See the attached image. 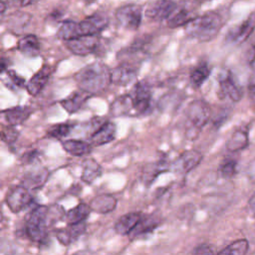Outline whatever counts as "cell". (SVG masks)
I'll use <instances>...</instances> for the list:
<instances>
[{"label":"cell","mask_w":255,"mask_h":255,"mask_svg":"<svg viewBox=\"0 0 255 255\" xmlns=\"http://www.w3.org/2000/svg\"><path fill=\"white\" fill-rule=\"evenodd\" d=\"M80 90L90 95H99L106 91L111 82V70L101 62L90 64L81 69L75 76Z\"/></svg>","instance_id":"obj_1"},{"label":"cell","mask_w":255,"mask_h":255,"mask_svg":"<svg viewBox=\"0 0 255 255\" xmlns=\"http://www.w3.org/2000/svg\"><path fill=\"white\" fill-rule=\"evenodd\" d=\"M223 25L220 14L207 12L203 15L193 17L185 26V33L191 39L199 42H208L214 39Z\"/></svg>","instance_id":"obj_2"},{"label":"cell","mask_w":255,"mask_h":255,"mask_svg":"<svg viewBox=\"0 0 255 255\" xmlns=\"http://www.w3.org/2000/svg\"><path fill=\"white\" fill-rule=\"evenodd\" d=\"M48 206L36 205L27 214L25 221V233L34 242H44L48 237Z\"/></svg>","instance_id":"obj_3"},{"label":"cell","mask_w":255,"mask_h":255,"mask_svg":"<svg viewBox=\"0 0 255 255\" xmlns=\"http://www.w3.org/2000/svg\"><path fill=\"white\" fill-rule=\"evenodd\" d=\"M187 120L192 125V129L190 132V139L195 138L193 135V129L200 130L209 121L211 117V110L209 105L203 100L192 101L186 110Z\"/></svg>","instance_id":"obj_4"},{"label":"cell","mask_w":255,"mask_h":255,"mask_svg":"<svg viewBox=\"0 0 255 255\" xmlns=\"http://www.w3.org/2000/svg\"><path fill=\"white\" fill-rule=\"evenodd\" d=\"M5 202L12 212L18 213L31 205L33 202V197L27 187L19 184L11 187L8 190L5 197Z\"/></svg>","instance_id":"obj_5"},{"label":"cell","mask_w":255,"mask_h":255,"mask_svg":"<svg viewBox=\"0 0 255 255\" xmlns=\"http://www.w3.org/2000/svg\"><path fill=\"white\" fill-rule=\"evenodd\" d=\"M129 96L132 101L133 112L136 115L144 114L149 110L151 105V91L146 82H137L131 89Z\"/></svg>","instance_id":"obj_6"},{"label":"cell","mask_w":255,"mask_h":255,"mask_svg":"<svg viewBox=\"0 0 255 255\" xmlns=\"http://www.w3.org/2000/svg\"><path fill=\"white\" fill-rule=\"evenodd\" d=\"M66 46L77 56H87L99 48L100 37L99 35H81L66 41Z\"/></svg>","instance_id":"obj_7"},{"label":"cell","mask_w":255,"mask_h":255,"mask_svg":"<svg viewBox=\"0 0 255 255\" xmlns=\"http://www.w3.org/2000/svg\"><path fill=\"white\" fill-rule=\"evenodd\" d=\"M116 19L124 28L136 30L141 23V8L135 4L121 6L116 11Z\"/></svg>","instance_id":"obj_8"},{"label":"cell","mask_w":255,"mask_h":255,"mask_svg":"<svg viewBox=\"0 0 255 255\" xmlns=\"http://www.w3.org/2000/svg\"><path fill=\"white\" fill-rule=\"evenodd\" d=\"M255 29V13L251 14L242 23L233 27L226 34V42L239 45L245 42Z\"/></svg>","instance_id":"obj_9"},{"label":"cell","mask_w":255,"mask_h":255,"mask_svg":"<svg viewBox=\"0 0 255 255\" xmlns=\"http://www.w3.org/2000/svg\"><path fill=\"white\" fill-rule=\"evenodd\" d=\"M109 25V18L100 12L88 16L79 22L81 35H99Z\"/></svg>","instance_id":"obj_10"},{"label":"cell","mask_w":255,"mask_h":255,"mask_svg":"<svg viewBox=\"0 0 255 255\" xmlns=\"http://www.w3.org/2000/svg\"><path fill=\"white\" fill-rule=\"evenodd\" d=\"M176 9V4L172 0H156L145 10V16L154 21L167 20Z\"/></svg>","instance_id":"obj_11"},{"label":"cell","mask_w":255,"mask_h":255,"mask_svg":"<svg viewBox=\"0 0 255 255\" xmlns=\"http://www.w3.org/2000/svg\"><path fill=\"white\" fill-rule=\"evenodd\" d=\"M50 175L49 170L43 166H34L26 171L22 177L21 184L29 190H35L44 186Z\"/></svg>","instance_id":"obj_12"},{"label":"cell","mask_w":255,"mask_h":255,"mask_svg":"<svg viewBox=\"0 0 255 255\" xmlns=\"http://www.w3.org/2000/svg\"><path fill=\"white\" fill-rule=\"evenodd\" d=\"M86 228V221L68 224L66 227L58 229L56 231V237L61 244L69 246L85 233Z\"/></svg>","instance_id":"obj_13"},{"label":"cell","mask_w":255,"mask_h":255,"mask_svg":"<svg viewBox=\"0 0 255 255\" xmlns=\"http://www.w3.org/2000/svg\"><path fill=\"white\" fill-rule=\"evenodd\" d=\"M202 160V154L195 149L183 151L174 161V169L180 173H187L194 169Z\"/></svg>","instance_id":"obj_14"},{"label":"cell","mask_w":255,"mask_h":255,"mask_svg":"<svg viewBox=\"0 0 255 255\" xmlns=\"http://www.w3.org/2000/svg\"><path fill=\"white\" fill-rule=\"evenodd\" d=\"M159 224H160V220L156 215H153V214L141 215L137 223L128 234V238L130 240H134L141 236H144L152 232Z\"/></svg>","instance_id":"obj_15"},{"label":"cell","mask_w":255,"mask_h":255,"mask_svg":"<svg viewBox=\"0 0 255 255\" xmlns=\"http://www.w3.org/2000/svg\"><path fill=\"white\" fill-rule=\"evenodd\" d=\"M136 78V68L133 65L121 63L111 70V82L117 86H127Z\"/></svg>","instance_id":"obj_16"},{"label":"cell","mask_w":255,"mask_h":255,"mask_svg":"<svg viewBox=\"0 0 255 255\" xmlns=\"http://www.w3.org/2000/svg\"><path fill=\"white\" fill-rule=\"evenodd\" d=\"M32 113L33 109L28 106H16L1 111L0 117L9 126H18L28 120Z\"/></svg>","instance_id":"obj_17"},{"label":"cell","mask_w":255,"mask_h":255,"mask_svg":"<svg viewBox=\"0 0 255 255\" xmlns=\"http://www.w3.org/2000/svg\"><path fill=\"white\" fill-rule=\"evenodd\" d=\"M117 127L112 122L103 123L90 136L92 145H104L116 138Z\"/></svg>","instance_id":"obj_18"},{"label":"cell","mask_w":255,"mask_h":255,"mask_svg":"<svg viewBox=\"0 0 255 255\" xmlns=\"http://www.w3.org/2000/svg\"><path fill=\"white\" fill-rule=\"evenodd\" d=\"M53 73V68L51 66H43L27 83L26 89L31 96H37L47 85L51 75Z\"/></svg>","instance_id":"obj_19"},{"label":"cell","mask_w":255,"mask_h":255,"mask_svg":"<svg viewBox=\"0 0 255 255\" xmlns=\"http://www.w3.org/2000/svg\"><path fill=\"white\" fill-rule=\"evenodd\" d=\"M219 88L223 97H227L235 103L242 99V90L229 73L219 78Z\"/></svg>","instance_id":"obj_20"},{"label":"cell","mask_w":255,"mask_h":255,"mask_svg":"<svg viewBox=\"0 0 255 255\" xmlns=\"http://www.w3.org/2000/svg\"><path fill=\"white\" fill-rule=\"evenodd\" d=\"M118 200L115 196L108 193H102L95 196L91 202L90 207L92 211L100 214H108L117 208Z\"/></svg>","instance_id":"obj_21"},{"label":"cell","mask_w":255,"mask_h":255,"mask_svg":"<svg viewBox=\"0 0 255 255\" xmlns=\"http://www.w3.org/2000/svg\"><path fill=\"white\" fill-rule=\"evenodd\" d=\"M91 96L89 93L81 90L80 92H74L68 98L62 100L60 104L67 113L72 115L79 112Z\"/></svg>","instance_id":"obj_22"},{"label":"cell","mask_w":255,"mask_h":255,"mask_svg":"<svg viewBox=\"0 0 255 255\" xmlns=\"http://www.w3.org/2000/svg\"><path fill=\"white\" fill-rule=\"evenodd\" d=\"M18 50L26 57H37L40 54L41 45L38 37L33 34H28L22 37L17 44Z\"/></svg>","instance_id":"obj_23"},{"label":"cell","mask_w":255,"mask_h":255,"mask_svg":"<svg viewBox=\"0 0 255 255\" xmlns=\"http://www.w3.org/2000/svg\"><path fill=\"white\" fill-rule=\"evenodd\" d=\"M103 173V167L101 164L94 158H87L83 162V170L81 179L87 183H93L98 177H100Z\"/></svg>","instance_id":"obj_24"},{"label":"cell","mask_w":255,"mask_h":255,"mask_svg":"<svg viewBox=\"0 0 255 255\" xmlns=\"http://www.w3.org/2000/svg\"><path fill=\"white\" fill-rule=\"evenodd\" d=\"M141 215L142 214L140 212H128L122 215L115 223L116 232L121 235H128L137 223Z\"/></svg>","instance_id":"obj_25"},{"label":"cell","mask_w":255,"mask_h":255,"mask_svg":"<svg viewBox=\"0 0 255 255\" xmlns=\"http://www.w3.org/2000/svg\"><path fill=\"white\" fill-rule=\"evenodd\" d=\"M248 143H249V138H248L247 130L238 128L232 132V134L226 141V148L232 152L240 151L246 148L248 146Z\"/></svg>","instance_id":"obj_26"},{"label":"cell","mask_w":255,"mask_h":255,"mask_svg":"<svg viewBox=\"0 0 255 255\" xmlns=\"http://www.w3.org/2000/svg\"><path fill=\"white\" fill-rule=\"evenodd\" d=\"M62 145L68 153L74 156H84L92 151L91 143L82 139H67L63 141Z\"/></svg>","instance_id":"obj_27"},{"label":"cell","mask_w":255,"mask_h":255,"mask_svg":"<svg viewBox=\"0 0 255 255\" xmlns=\"http://www.w3.org/2000/svg\"><path fill=\"white\" fill-rule=\"evenodd\" d=\"M131 111H133V106L129 94L120 96L111 105V114L115 117L130 115Z\"/></svg>","instance_id":"obj_28"},{"label":"cell","mask_w":255,"mask_h":255,"mask_svg":"<svg viewBox=\"0 0 255 255\" xmlns=\"http://www.w3.org/2000/svg\"><path fill=\"white\" fill-rule=\"evenodd\" d=\"M91 211H92V209H91L90 205H88L86 203H79L77 206L73 207L72 209H70L66 212L65 219L68 224L85 221L88 218Z\"/></svg>","instance_id":"obj_29"},{"label":"cell","mask_w":255,"mask_h":255,"mask_svg":"<svg viewBox=\"0 0 255 255\" xmlns=\"http://www.w3.org/2000/svg\"><path fill=\"white\" fill-rule=\"evenodd\" d=\"M57 36L64 41H68L81 36L79 23L72 20L64 21L58 29Z\"/></svg>","instance_id":"obj_30"},{"label":"cell","mask_w":255,"mask_h":255,"mask_svg":"<svg viewBox=\"0 0 255 255\" xmlns=\"http://www.w3.org/2000/svg\"><path fill=\"white\" fill-rule=\"evenodd\" d=\"M209 75H210V70L208 68V65L206 63H200L191 71L189 76L190 83L195 89L200 88L204 84V82L208 79Z\"/></svg>","instance_id":"obj_31"},{"label":"cell","mask_w":255,"mask_h":255,"mask_svg":"<svg viewBox=\"0 0 255 255\" xmlns=\"http://www.w3.org/2000/svg\"><path fill=\"white\" fill-rule=\"evenodd\" d=\"M193 17L191 16V12L187 9L181 8L178 10H174V12L167 19V26L171 29L185 26Z\"/></svg>","instance_id":"obj_32"},{"label":"cell","mask_w":255,"mask_h":255,"mask_svg":"<svg viewBox=\"0 0 255 255\" xmlns=\"http://www.w3.org/2000/svg\"><path fill=\"white\" fill-rule=\"evenodd\" d=\"M249 248V243L246 239H237L227 245L225 248L220 250L218 254L220 255H244L247 253Z\"/></svg>","instance_id":"obj_33"},{"label":"cell","mask_w":255,"mask_h":255,"mask_svg":"<svg viewBox=\"0 0 255 255\" xmlns=\"http://www.w3.org/2000/svg\"><path fill=\"white\" fill-rule=\"evenodd\" d=\"M74 126L75 125L71 124V123L56 124L49 128V129L47 130V134L50 137L60 139V138L67 136L71 132V130L74 128Z\"/></svg>","instance_id":"obj_34"},{"label":"cell","mask_w":255,"mask_h":255,"mask_svg":"<svg viewBox=\"0 0 255 255\" xmlns=\"http://www.w3.org/2000/svg\"><path fill=\"white\" fill-rule=\"evenodd\" d=\"M161 171H163V168L160 163H149L142 170V180L149 185Z\"/></svg>","instance_id":"obj_35"},{"label":"cell","mask_w":255,"mask_h":255,"mask_svg":"<svg viewBox=\"0 0 255 255\" xmlns=\"http://www.w3.org/2000/svg\"><path fill=\"white\" fill-rule=\"evenodd\" d=\"M237 165H238V162L235 159H232V158L224 159L219 165L218 170L220 175L224 178H231L237 172Z\"/></svg>","instance_id":"obj_36"},{"label":"cell","mask_w":255,"mask_h":255,"mask_svg":"<svg viewBox=\"0 0 255 255\" xmlns=\"http://www.w3.org/2000/svg\"><path fill=\"white\" fill-rule=\"evenodd\" d=\"M19 137V131L15 128V126L4 127L0 130V138L7 144H13Z\"/></svg>","instance_id":"obj_37"},{"label":"cell","mask_w":255,"mask_h":255,"mask_svg":"<svg viewBox=\"0 0 255 255\" xmlns=\"http://www.w3.org/2000/svg\"><path fill=\"white\" fill-rule=\"evenodd\" d=\"M7 75H8L10 82L13 84V86L18 87V88H22L24 86L25 80L22 77H20L19 75H17L15 73V71H7Z\"/></svg>","instance_id":"obj_38"},{"label":"cell","mask_w":255,"mask_h":255,"mask_svg":"<svg viewBox=\"0 0 255 255\" xmlns=\"http://www.w3.org/2000/svg\"><path fill=\"white\" fill-rule=\"evenodd\" d=\"M38 156H39L38 150H31V151L24 153L21 159L24 163L31 164V163H35L38 160Z\"/></svg>","instance_id":"obj_39"},{"label":"cell","mask_w":255,"mask_h":255,"mask_svg":"<svg viewBox=\"0 0 255 255\" xmlns=\"http://www.w3.org/2000/svg\"><path fill=\"white\" fill-rule=\"evenodd\" d=\"M192 253L193 254H197V255H200V254H213L214 250H213V248L209 244L203 243V244H200V245L196 246L194 248V250L192 251Z\"/></svg>","instance_id":"obj_40"},{"label":"cell","mask_w":255,"mask_h":255,"mask_svg":"<svg viewBox=\"0 0 255 255\" xmlns=\"http://www.w3.org/2000/svg\"><path fill=\"white\" fill-rule=\"evenodd\" d=\"M246 174L248 178L252 181L255 182V158H253L247 165L246 168Z\"/></svg>","instance_id":"obj_41"},{"label":"cell","mask_w":255,"mask_h":255,"mask_svg":"<svg viewBox=\"0 0 255 255\" xmlns=\"http://www.w3.org/2000/svg\"><path fill=\"white\" fill-rule=\"evenodd\" d=\"M39 0H11L12 4H14L15 6H19V7H26V6L35 4Z\"/></svg>","instance_id":"obj_42"},{"label":"cell","mask_w":255,"mask_h":255,"mask_svg":"<svg viewBox=\"0 0 255 255\" xmlns=\"http://www.w3.org/2000/svg\"><path fill=\"white\" fill-rule=\"evenodd\" d=\"M248 208L250 212L255 216V193L248 200Z\"/></svg>","instance_id":"obj_43"},{"label":"cell","mask_w":255,"mask_h":255,"mask_svg":"<svg viewBox=\"0 0 255 255\" xmlns=\"http://www.w3.org/2000/svg\"><path fill=\"white\" fill-rule=\"evenodd\" d=\"M249 97H250L252 103L255 105V84L250 86V88H249Z\"/></svg>","instance_id":"obj_44"},{"label":"cell","mask_w":255,"mask_h":255,"mask_svg":"<svg viewBox=\"0 0 255 255\" xmlns=\"http://www.w3.org/2000/svg\"><path fill=\"white\" fill-rule=\"evenodd\" d=\"M7 69V63L5 62V60H1L0 61V74L4 73Z\"/></svg>","instance_id":"obj_45"},{"label":"cell","mask_w":255,"mask_h":255,"mask_svg":"<svg viewBox=\"0 0 255 255\" xmlns=\"http://www.w3.org/2000/svg\"><path fill=\"white\" fill-rule=\"evenodd\" d=\"M6 10V3L3 0H0V17L4 14Z\"/></svg>","instance_id":"obj_46"},{"label":"cell","mask_w":255,"mask_h":255,"mask_svg":"<svg viewBox=\"0 0 255 255\" xmlns=\"http://www.w3.org/2000/svg\"><path fill=\"white\" fill-rule=\"evenodd\" d=\"M5 221V217H4V215H3V212H2V209H1V207H0V230L4 227V222Z\"/></svg>","instance_id":"obj_47"},{"label":"cell","mask_w":255,"mask_h":255,"mask_svg":"<svg viewBox=\"0 0 255 255\" xmlns=\"http://www.w3.org/2000/svg\"><path fill=\"white\" fill-rule=\"evenodd\" d=\"M197 2H199V3H203V2H206V1H211V0H196Z\"/></svg>","instance_id":"obj_48"}]
</instances>
